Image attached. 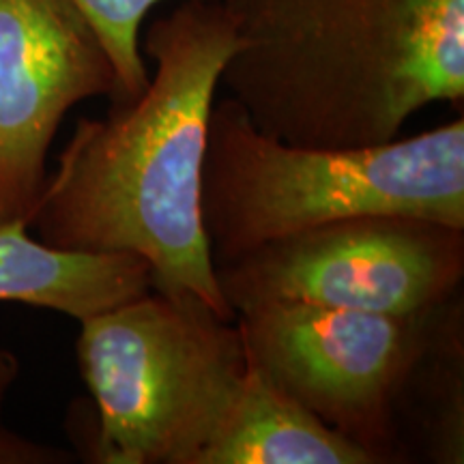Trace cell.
Returning <instances> with one entry per match:
<instances>
[{"label": "cell", "mask_w": 464, "mask_h": 464, "mask_svg": "<svg viewBox=\"0 0 464 464\" xmlns=\"http://www.w3.org/2000/svg\"><path fill=\"white\" fill-rule=\"evenodd\" d=\"M237 48L226 0H179L150 22L140 50L155 73L136 100L75 123L28 226L39 241L136 254L155 290L235 321L202 224V161L216 91Z\"/></svg>", "instance_id": "1"}, {"label": "cell", "mask_w": 464, "mask_h": 464, "mask_svg": "<svg viewBox=\"0 0 464 464\" xmlns=\"http://www.w3.org/2000/svg\"><path fill=\"white\" fill-rule=\"evenodd\" d=\"M239 48L219 84L271 136L305 147L396 140L464 100V0H226Z\"/></svg>", "instance_id": "2"}, {"label": "cell", "mask_w": 464, "mask_h": 464, "mask_svg": "<svg viewBox=\"0 0 464 464\" xmlns=\"http://www.w3.org/2000/svg\"><path fill=\"white\" fill-rule=\"evenodd\" d=\"M402 213L464 228V119L374 147L290 144L216 102L202 161V224L213 266L335 222Z\"/></svg>", "instance_id": "3"}, {"label": "cell", "mask_w": 464, "mask_h": 464, "mask_svg": "<svg viewBox=\"0 0 464 464\" xmlns=\"http://www.w3.org/2000/svg\"><path fill=\"white\" fill-rule=\"evenodd\" d=\"M78 368L97 464H198L247 370L239 324L150 288L82 318Z\"/></svg>", "instance_id": "4"}, {"label": "cell", "mask_w": 464, "mask_h": 464, "mask_svg": "<svg viewBox=\"0 0 464 464\" xmlns=\"http://www.w3.org/2000/svg\"><path fill=\"white\" fill-rule=\"evenodd\" d=\"M440 305L381 314L269 301L237 312V324L271 385L381 464L398 462L396 404Z\"/></svg>", "instance_id": "5"}, {"label": "cell", "mask_w": 464, "mask_h": 464, "mask_svg": "<svg viewBox=\"0 0 464 464\" xmlns=\"http://www.w3.org/2000/svg\"><path fill=\"white\" fill-rule=\"evenodd\" d=\"M216 277L235 314L269 301L417 314L460 290L464 228L402 213L335 219L218 265Z\"/></svg>", "instance_id": "6"}, {"label": "cell", "mask_w": 464, "mask_h": 464, "mask_svg": "<svg viewBox=\"0 0 464 464\" xmlns=\"http://www.w3.org/2000/svg\"><path fill=\"white\" fill-rule=\"evenodd\" d=\"M92 97L127 102L82 11L72 0H0V224L31 226L58 127Z\"/></svg>", "instance_id": "7"}, {"label": "cell", "mask_w": 464, "mask_h": 464, "mask_svg": "<svg viewBox=\"0 0 464 464\" xmlns=\"http://www.w3.org/2000/svg\"><path fill=\"white\" fill-rule=\"evenodd\" d=\"M28 230L26 222L0 224V304L44 307L82 321L153 288L147 260L136 254L58 249Z\"/></svg>", "instance_id": "8"}, {"label": "cell", "mask_w": 464, "mask_h": 464, "mask_svg": "<svg viewBox=\"0 0 464 464\" xmlns=\"http://www.w3.org/2000/svg\"><path fill=\"white\" fill-rule=\"evenodd\" d=\"M198 464H374L359 445L271 385L247 362Z\"/></svg>", "instance_id": "9"}, {"label": "cell", "mask_w": 464, "mask_h": 464, "mask_svg": "<svg viewBox=\"0 0 464 464\" xmlns=\"http://www.w3.org/2000/svg\"><path fill=\"white\" fill-rule=\"evenodd\" d=\"M102 39L119 73L125 100H136L149 84L140 50V28L149 11L168 0H72ZM179 3V0H177Z\"/></svg>", "instance_id": "10"}, {"label": "cell", "mask_w": 464, "mask_h": 464, "mask_svg": "<svg viewBox=\"0 0 464 464\" xmlns=\"http://www.w3.org/2000/svg\"><path fill=\"white\" fill-rule=\"evenodd\" d=\"M20 359L9 348H0V464H67L73 454L17 434L5 423V402L20 376Z\"/></svg>", "instance_id": "11"}]
</instances>
